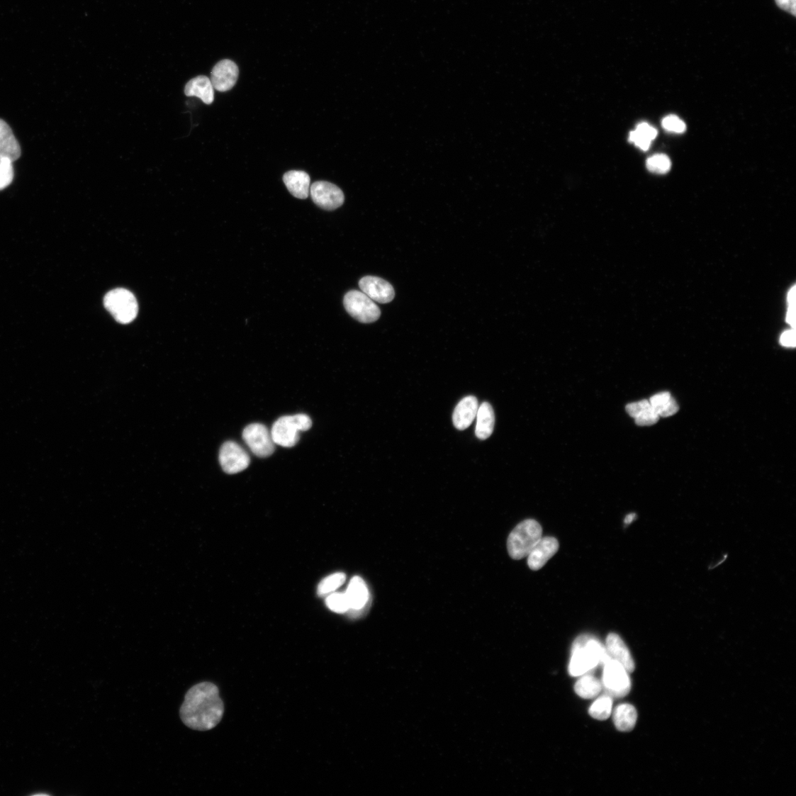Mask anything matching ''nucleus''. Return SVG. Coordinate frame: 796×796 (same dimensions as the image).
<instances>
[{
    "label": "nucleus",
    "instance_id": "cd10ccee",
    "mask_svg": "<svg viewBox=\"0 0 796 796\" xmlns=\"http://www.w3.org/2000/svg\"><path fill=\"white\" fill-rule=\"evenodd\" d=\"M13 162L9 159H0V191L9 186L13 180Z\"/></svg>",
    "mask_w": 796,
    "mask_h": 796
},
{
    "label": "nucleus",
    "instance_id": "f8f14e48",
    "mask_svg": "<svg viewBox=\"0 0 796 796\" xmlns=\"http://www.w3.org/2000/svg\"><path fill=\"white\" fill-rule=\"evenodd\" d=\"M238 76L239 69L236 64L231 60H225L213 67L211 81L215 89L224 92L233 88Z\"/></svg>",
    "mask_w": 796,
    "mask_h": 796
},
{
    "label": "nucleus",
    "instance_id": "9d476101",
    "mask_svg": "<svg viewBox=\"0 0 796 796\" xmlns=\"http://www.w3.org/2000/svg\"><path fill=\"white\" fill-rule=\"evenodd\" d=\"M311 198L320 208L331 211L340 208L344 201L342 191L328 181L314 182L310 189Z\"/></svg>",
    "mask_w": 796,
    "mask_h": 796
},
{
    "label": "nucleus",
    "instance_id": "c9c22d12",
    "mask_svg": "<svg viewBox=\"0 0 796 796\" xmlns=\"http://www.w3.org/2000/svg\"><path fill=\"white\" fill-rule=\"evenodd\" d=\"M787 321L792 327H795V305H790L789 306V309H788V311H787Z\"/></svg>",
    "mask_w": 796,
    "mask_h": 796
},
{
    "label": "nucleus",
    "instance_id": "c85d7f7f",
    "mask_svg": "<svg viewBox=\"0 0 796 796\" xmlns=\"http://www.w3.org/2000/svg\"><path fill=\"white\" fill-rule=\"evenodd\" d=\"M662 126L666 131L674 133H683L686 130V124L676 116L666 117L662 121Z\"/></svg>",
    "mask_w": 796,
    "mask_h": 796
},
{
    "label": "nucleus",
    "instance_id": "4c0bfd02",
    "mask_svg": "<svg viewBox=\"0 0 796 796\" xmlns=\"http://www.w3.org/2000/svg\"><path fill=\"white\" fill-rule=\"evenodd\" d=\"M636 516H637V515H636V514H634V513L629 514V515H627V517H625L624 523H625L626 525H629V524H631V523H632V522H633V521H634V520H635V517H636Z\"/></svg>",
    "mask_w": 796,
    "mask_h": 796
},
{
    "label": "nucleus",
    "instance_id": "ddd939ff",
    "mask_svg": "<svg viewBox=\"0 0 796 796\" xmlns=\"http://www.w3.org/2000/svg\"><path fill=\"white\" fill-rule=\"evenodd\" d=\"M559 541L554 537H544L532 549L527 556V564L530 569L538 571L558 552Z\"/></svg>",
    "mask_w": 796,
    "mask_h": 796
},
{
    "label": "nucleus",
    "instance_id": "412c9836",
    "mask_svg": "<svg viewBox=\"0 0 796 796\" xmlns=\"http://www.w3.org/2000/svg\"><path fill=\"white\" fill-rule=\"evenodd\" d=\"M616 728L622 732L632 731L637 721V711L629 703H623L616 707L613 714Z\"/></svg>",
    "mask_w": 796,
    "mask_h": 796
},
{
    "label": "nucleus",
    "instance_id": "6e6552de",
    "mask_svg": "<svg viewBox=\"0 0 796 796\" xmlns=\"http://www.w3.org/2000/svg\"><path fill=\"white\" fill-rule=\"evenodd\" d=\"M243 439L252 452L258 457L266 458L273 454L275 447L271 432L261 423H252L243 432Z\"/></svg>",
    "mask_w": 796,
    "mask_h": 796
},
{
    "label": "nucleus",
    "instance_id": "a211bd4d",
    "mask_svg": "<svg viewBox=\"0 0 796 796\" xmlns=\"http://www.w3.org/2000/svg\"><path fill=\"white\" fill-rule=\"evenodd\" d=\"M214 88L211 79L200 76L191 79L184 88V94L189 97H198L206 104L210 105L214 101Z\"/></svg>",
    "mask_w": 796,
    "mask_h": 796
},
{
    "label": "nucleus",
    "instance_id": "9b49d317",
    "mask_svg": "<svg viewBox=\"0 0 796 796\" xmlns=\"http://www.w3.org/2000/svg\"><path fill=\"white\" fill-rule=\"evenodd\" d=\"M362 292L374 301L379 303H388L395 298L393 286L380 277L366 276L359 281Z\"/></svg>",
    "mask_w": 796,
    "mask_h": 796
},
{
    "label": "nucleus",
    "instance_id": "1a4fd4ad",
    "mask_svg": "<svg viewBox=\"0 0 796 796\" xmlns=\"http://www.w3.org/2000/svg\"><path fill=\"white\" fill-rule=\"evenodd\" d=\"M219 461L225 473L235 474L242 472L249 467L250 457L239 444L228 441L220 449Z\"/></svg>",
    "mask_w": 796,
    "mask_h": 796
},
{
    "label": "nucleus",
    "instance_id": "b1692460",
    "mask_svg": "<svg viewBox=\"0 0 796 796\" xmlns=\"http://www.w3.org/2000/svg\"><path fill=\"white\" fill-rule=\"evenodd\" d=\"M613 700L608 695L599 697L589 709V714L597 719H607L612 712Z\"/></svg>",
    "mask_w": 796,
    "mask_h": 796
},
{
    "label": "nucleus",
    "instance_id": "2f4dec72",
    "mask_svg": "<svg viewBox=\"0 0 796 796\" xmlns=\"http://www.w3.org/2000/svg\"><path fill=\"white\" fill-rule=\"evenodd\" d=\"M672 396L668 392H663L654 396L649 400L652 408L658 415L659 411L668 403Z\"/></svg>",
    "mask_w": 796,
    "mask_h": 796
},
{
    "label": "nucleus",
    "instance_id": "72a5a7b5",
    "mask_svg": "<svg viewBox=\"0 0 796 796\" xmlns=\"http://www.w3.org/2000/svg\"><path fill=\"white\" fill-rule=\"evenodd\" d=\"M775 2L779 8L783 11L796 16L795 3L796 0H775Z\"/></svg>",
    "mask_w": 796,
    "mask_h": 796
},
{
    "label": "nucleus",
    "instance_id": "e433bc0d",
    "mask_svg": "<svg viewBox=\"0 0 796 796\" xmlns=\"http://www.w3.org/2000/svg\"><path fill=\"white\" fill-rule=\"evenodd\" d=\"M795 287L792 288L788 294V303L790 305H795Z\"/></svg>",
    "mask_w": 796,
    "mask_h": 796
},
{
    "label": "nucleus",
    "instance_id": "5701e85b",
    "mask_svg": "<svg viewBox=\"0 0 796 796\" xmlns=\"http://www.w3.org/2000/svg\"><path fill=\"white\" fill-rule=\"evenodd\" d=\"M602 690V682L590 674L582 676L575 685V691L584 699L595 698Z\"/></svg>",
    "mask_w": 796,
    "mask_h": 796
},
{
    "label": "nucleus",
    "instance_id": "f03ea898",
    "mask_svg": "<svg viewBox=\"0 0 796 796\" xmlns=\"http://www.w3.org/2000/svg\"><path fill=\"white\" fill-rule=\"evenodd\" d=\"M610 659L605 646L598 639L590 635L580 636L572 646L569 674L573 677L590 674Z\"/></svg>",
    "mask_w": 796,
    "mask_h": 796
},
{
    "label": "nucleus",
    "instance_id": "20e7f679",
    "mask_svg": "<svg viewBox=\"0 0 796 796\" xmlns=\"http://www.w3.org/2000/svg\"><path fill=\"white\" fill-rule=\"evenodd\" d=\"M311 427L312 421L307 415L284 416L274 423L271 435L276 445L291 448L299 442L300 432L308 431Z\"/></svg>",
    "mask_w": 796,
    "mask_h": 796
},
{
    "label": "nucleus",
    "instance_id": "c756f323",
    "mask_svg": "<svg viewBox=\"0 0 796 796\" xmlns=\"http://www.w3.org/2000/svg\"><path fill=\"white\" fill-rule=\"evenodd\" d=\"M659 415L654 410L652 406L639 416L635 418L636 423L639 427H649L658 422L659 420Z\"/></svg>",
    "mask_w": 796,
    "mask_h": 796
},
{
    "label": "nucleus",
    "instance_id": "393cba45",
    "mask_svg": "<svg viewBox=\"0 0 796 796\" xmlns=\"http://www.w3.org/2000/svg\"><path fill=\"white\" fill-rule=\"evenodd\" d=\"M346 581L344 573H335L325 578L319 585L318 594L321 596L332 593L341 587Z\"/></svg>",
    "mask_w": 796,
    "mask_h": 796
},
{
    "label": "nucleus",
    "instance_id": "0eeeda50",
    "mask_svg": "<svg viewBox=\"0 0 796 796\" xmlns=\"http://www.w3.org/2000/svg\"><path fill=\"white\" fill-rule=\"evenodd\" d=\"M344 305L349 315L361 323H372L381 317L379 306L362 291L354 290L347 293Z\"/></svg>",
    "mask_w": 796,
    "mask_h": 796
},
{
    "label": "nucleus",
    "instance_id": "423d86ee",
    "mask_svg": "<svg viewBox=\"0 0 796 796\" xmlns=\"http://www.w3.org/2000/svg\"><path fill=\"white\" fill-rule=\"evenodd\" d=\"M602 688L610 697H623L632 690V680L624 666L619 662L610 659L603 666Z\"/></svg>",
    "mask_w": 796,
    "mask_h": 796
},
{
    "label": "nucleus",
    "instance_id": "4be33fe9",
    "mask_svg": "<svg viewBox=\"0 0 796 796\" xmlns=\"http://www.w3.org/2000/svg\"><path fill=\"white\" fill-rule=\"evenodd\" d=\"M658 133L655 128L651 125L641 123L639 124L635 130L629 135V141L643 151L650 149L651 142L657 137Z\"/></svg>",
    "mask_w": 796,
    "mask_h": 796
},
{
    "label": "nucleus",
    "instance_id": "f704fd0d",
    "mask_svg": "<svg viewBox=\"0 0 796 796\" xmlns=\"http://www.w3.org/2000/svg\"><path fill=\"white\" fill-rule=\"evenodd\" d=\"M780 342L785 347H794L795 346V330L793 329L785 332L781 337Z\"/></svg>",
    "mask_w": 796,
    "mask_h": 796
},
{
    "label": "nucleus",
    "instance_id": "4468645a",
    "mask_svg": "<svg viewBox=\"0 0 796 796\" xmlns=\"http://www.w3.org/2000/svg\"><path fill=\"white\" fill-rule=\"evenodd\" d=\"M605 646L610 659L621 663L630 674L635 671V662L632 654L619 635L614 633L608 634Z\"/></svg>",
    "mask_w": 796,
    "mask_h": 796
},
{
    "label": "nucleus",
    "instance_id": "473e14b6",
    "mask_svg": "<svg viewBox=\"0 0 796 796\" xmlns=\"http://www.w3.org/2000/svg\"><path fill=\"white\" fill-rule=\"evenodd\" d=\"M679 410V406L676 400L672 398L671 400L662 408L659 413V417H668L676 415Z\"/></svg>",
    "mask_w": 796,
    "mask_h": 796
},
{
    "label": "nucleus",
    "instance_id": "f257e3e1",
    "mask_svg": "<svg viewBox=\"0 0 796 796\" xmlns=\"http://www.w3.org/2000/svg\"><path fill=\"white\" fill-rule=\"evenodd\" d=\"M224 712V702L219 696L216 685L202 682L195 685L185 695L179 714L182 723L187 727L206 731L218 725Z\"/></svg>",
    "mask_w": 796,
    "mask_h": 796
},
{
    "label": "nucleus",
    "instance_id": "aec40b11",
    "mask_svg": "<svg viewBox=\"0 0 796 796\" xmlns=\"http://www.w3.org/2000/svg\"><path fill=\"white\" fill-rule=\"evenodd\" d=\"M349 607L360 610L366 605L369 600V590L365 582L359 577H354L349 582L345 592Z\"/></svg>",
    "mask_w": 796,
    "mask_h": 796
},
{
    "label": "nucleus",
    "instance_id": "7c9ffc66",
    "mask_svg": "<svg viewBox=\"0 0 796 796\" xmlns=\"http://www.w3.org/2000/svg\"><path fill=\"white\" fill-rule=\"evenodd\" d=\"M651 407V405L649 400H643L627 405L626 411L629 415L636 418L648 409H650Z\"/></svg>",
    "mask_w": 796,
    "mask_h": 796
},
{
    "label": "nucleus",
    "instance_id": "f3484780",
    "mask_svg": "<svg viewBox=\"0 0 796 796\" xmlns=\"http://www.w3.org/2000/svg\"><path fill=\"white\" fill-rule=\"evenodd\" d=\"M284 181L292 196L301 199L308 198L310 178L306 172L301 171L288 172L284 174Z\"/></svg>",
    "mask_w": 796,
    "mask_h": 796
},
{
    "label": "nucleus",
    "instance_id": "bb28decb",
    "mask_svg": "<svg viewBox=\"0 0 796 796\" xmlns=\"http://www.w3.org/2000/svg\"><path fill=\"white\" fill-rule=\"evenodd\" d=\"M327 607L333 612L345 613L350 609L345 593L331 594L326 600Z\"/></svg>",
    "mask_w": 796,
    "mask_h": 796
},
{
    "label": "nucleus",
    "instance_id": "dca6fc26",
    "mask_svg": "<svg viewBox=\"0 0 796 796\" xmlns=\"http://www.w3.org/2000/svg\"><path fill=\"white\" fill-rule=\"evenodd\" d=\"M21 156V145L11 127L6 121L0 119V159H9L13 162Z\"/></svg>",
    "mask_w": 796,
    "mask_h": 796
},
{
    "label": "nucleus",
    "instance_id": "39448f33",
    "mask_svg": "<svg viewBox=\"0 0 796 796\" xmlns=\"http://www.w3.org/2000/svg\"><path fill=\"white\" fill-rule=\"evenodd\" d=\"M106 310L121 324L132 323L138 316V304L135 295L124 288L108 292L103 300Z\"/></svg>",
    "mask_w": 796,
    "mask_h": 796
},
{
    "label": "nucleus",
    "instance_id": "6ab92c4d",
    "mask_svg": "<svg viewBox=\"0 0 796 796\" xmlns=\"http://www.w3.org/2000/svg\"><path fill=\"white\" fill-rule=\"evenodd\" d=\"M476 420V437L481 440L488 439L493 432L495 425L494 411L489 403L484 402L478 407Z\"/></svg>",
    "mask_w": 796,
    "mask_h": 796
},
{
    "label": "nucleus",
    "instance_id": "2eb2a0df",
    "mask_svg": "<svg viewBox=\"0 0 796 796\" xmlns=\"http://www.w3.org/2000/svg\"><path fill=\"white\" fill-rule=\"evenodd\" d=\"M478 402L476 397L468 396L456 406L453 414L454 427L460 431L468 429L476 417Z\"/></svg>",
    "mask_w": 796,
    "mask_h": 796
},
{
    "label": "nucleus",
    "instance_id": "a878e982",
    "mask_svg": "<svg viewBox=\"0 0 796 796\" xmlns=\"http://www.w3.org/2000/svg\"><path fill=\"white\" fill-rule=\"evenodd\" d=\"M646 168L650 172L663 174L668 173L671 169V162L668 156L656 155L646 160Z\"/></svg>",
    "mask_w": 796,
    "mask_h": 796
},
{
    "label": "nucleus",
    "instance_id": "7ed1b4c3",
    "mask_svg": "<svg viewBox=\"0 0 796 796\" xmlns=\"http://www.w3.org/2000/svg\"><path fill=\"white\" fill-rule=\"evenodd\" d=\"M542 532L541 525L534 520L518 524L508 537L507 546L510 556L516 561L527 558L542 539Z\"/></svg>",
    "mask_w": 796,
    "mask_h": 796
}]
</instances>
